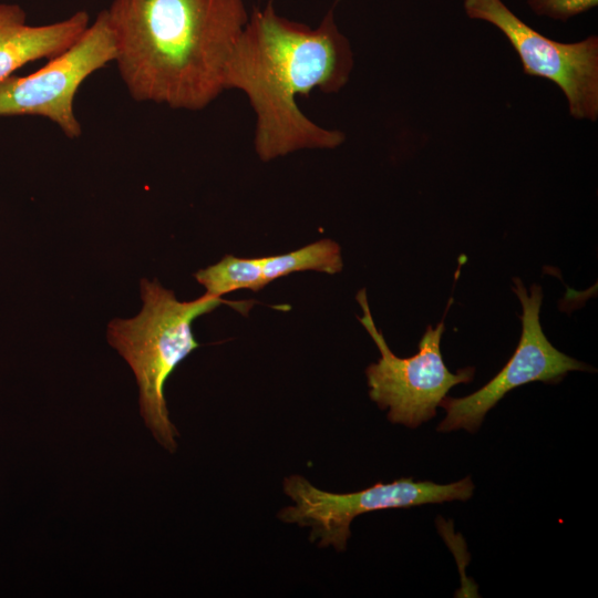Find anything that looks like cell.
<instances>
[{
	"label": "cell",
	"mask_w": 598,
	"mask_h": 598,
	"mask_svg": "<svg viewBox=\"0 0 598 598\" xmlns=\"http://www.w3.org/2000/svg\"><path fill=\"white\" fill-rule=\"evenodd\" d=\"M283 492L295 503L279 512L283 523L309 526L310 540L319 539V547L344 550L351 535L350 524L357 516L380 509L466 501L473 495L474 484L470 477L450 484L400 478L337 494L315 487L301 475H291L283 481Z\"/></svg>",
	"instance_id": "5b68a950"
},
{
	"label": "cell",
	"mask_w": 598,
	"mask_h": 598,
	"mask_svg": "<svg viewBox=\"0 0 598 598\" xmlns=\"http://www.w3.org/2000/svg\"><path fill=\"white\" fill-rule=\"evenodd\" d=\"M471 19L486 21L507 38L525 75L554 82L576 120L598 117V38L564 43L549 39L519 19L502 0H464Z\"/></svg>",
	"instance_id": "52a82bcc"
},
{
	"label": "cell",
	"mask_w": 598,
	"mask_h": 598,
	"mask_svg": "<svg viewBox=\"0 0 598 598\" xmlns=\"http://www.w3.org/2000/svg\"><path fill=\"white\" fill-rule=\"evenodd\" d=\"M114 59V37L103 10L69 49L44 66L25 76L12 74L0 83V116H42L66 137H80L82 127L74 112L79 87Z\"/></svg>",
	"instance_id": "8992f818"
},
{
	"label": "cell",
	"mask_w": 598,
	"mask_h": 598,
	"mask_svg": "<svg viewBox=\"0 0 598 598\" xmlns=\"http://www.w3.org/2000/svg\"><path fill=\"white\" fill-rule=\"evenodd\" d=\"M261 261L268 283L296 271L334 275L343 267L340 246L331 239H321L288 254L261 257Z\"/></svg>",
	"instance_id": "8fae6325"
},
{
	"label": "cell",
	"mask_w": 598,
	"mask_h": 598,
	"mask_svg": "<svg viewBox=\"0 0 598 598\" xmlns=\"http://www.w3.org/2000/svg\"><path fill=\"white\" fill-rule=\"evenodd\" d=\"M527 4L537 16L566 21L596 7L598 0H527Z\"/></svg>",
	"instance_id": "7c38bea8"
},
{
	"label": "cell",
	"mask_w": 598,
	"mask_h": 598,
	"mask_svg": "<svg viewBox=\"0 0 598 598\" xmlns=\"http://www.w3.org/2000/svg\"><path fill=\"white\" fill-rule=\"evenodd\" d=\"M355 299L362 309L358 319L381 353L378 362L365 370L370 399L381 410L389 409L390 422L417 427L435 416L451 388L471 382L475 370L471 367L452 373L445 365L440 349L444 318L435 328L427 326L416 354L399 358L373 321L365 289L359 290Z\"/></svg>",
	"instance_id": "277c9868"
},
{
	"label": "cell",
	"mask_w": 598,
	"mask_h": 598,
	"mask_svg": "<svg viewBox=\"0 0 598 598\" xmlns=\"http://www.w3.org/2000/svg\"><path fill=\"white\" fill-rule=\"evenodd\" d=\"M105 11L131 97L186 111L225 91L227 63L249 19L243 0H113Z\"/></svg>",
	"instance_id": "7a4b0ae2"
},
{
	"label": "cell",
	"mask_w": 598,
	"mask_h": 598,
	"mask_svg": "<svg viewBox=\"0 0 598 598\" xmlns=\"http://www.w3.org/2000/svg\"><path fill=\"white\" fill-rule=\"evenodd\" d=\"M513 281V291L523 308L518 346L503 369L484 386L466 396H445L441 401L446 416L437 426L440 432L463 429L474 433L487 412L515 388L535 381L556 383L570 371H592L590 365L563 353L546 338L539 322L542 287L534 283L528 293L519 278Z\"/></svg>",
	"instance_id": "ba28073f"
},
{
	"label": "cell",
	"mask_w": 598,
	"mask_h": 598,
	"mask_svg": "<svg viewBox=\"0 0 598 598\" xmlns=\"http://www.w3.org/2000/svg\"><path fill=\"white\" fill-rule=\"evenodd\" d=\"M210 297H221L239 289L259 291L268 282L264 275L261 257L238 258L226 255L220 261L194 275Z\"/></svg>",
	"instance_id": "30bf717a"
},
{
	"label": "cell",
	"mask_w": 598,
	"mask_h": 598,
	"mask_svg": "<svg viewBox=\"0 0 598 598\" xmlns=\"http://www.w3.org/2000/svg\"><path fill=\"white\" fill-rule=\"evenodd\" d=\"M353 52L329 11L316 29L276 13L249 14L225 73V90L243 91L255 112L254 146L262 162L301 150H332L346 136L309 120L296 96L337 93L349 81Z\"/></svg>",
	"instance_id": "6da1fadb"
},
{
	"label": "cell",
	"mask_w": 598,
	"mask_h": 598,
	"mask_svg": "<svg viewBox=\"0 0 598 598\" xmlns=\"http://www.w3.org/2000/svg\"><path fill=\"white\" fill-rule=\"evenodd\" d=\"M140 292L141 311L132 318L112 319L106 339L134 373L145 426L162 447L174 453L179 434L169 419L164 388L176 367L199 347L192 329L194 320L220 303L246 313L252 301L228 302L205 293L192 301H179L158 280L145 278L140 282Z\"/></svg>",
	"instance_id": "3957f363"
},
{
	"label": "cell",
	"mask_w": 598,
	"mask_h": 598,
	"mask_svg": "<svg viewBox=\"0 0 598 598\" xmlns=\"http://www.w3.org/2000/svg\"><path fill=\"white\" fill-rule=\"evenodd\" d=\"M90 25L86 11L42 25L27 23L16 3H0V83L29 62L52 59L69 49Z\"/></svg>",
	"instance_id": "9c48e42d"
}]
</instances>
